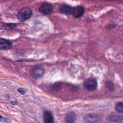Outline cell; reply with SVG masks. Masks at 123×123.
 Returning <instances> with one entry per match:
<instances>
[{
    "label": "cell",
    "instance_id": "obj_1",
    "mask_svg": "<svg viewBox=\"0 0 123 123\" xmlns=\"http://www.w3.org/2000/svg\"><path fill=\"white\" fill-rule=\"evenodd\" d=\"M45 73V69L43 65L37 64L33 66L30 70L31 75L34 78L37 79L43 76Z\"/></svg>",
    "mask_w": 123,
    "mask_h": 123
},
{
    "label": "cell",
    "instance_id": "obj_2",
    "mask_svg": "<svg viewBox=\"0 0 123 123\" xmlns=\"http://www.w3.org/2000/svg\"><path fill=\"white\" fill-rule=\"evenodd\" d=\"M32 15V10L28 7H24L18 12L17 14V18L20 21L24 22L29 19Z\"/></svg>",
    "mask_w": 123,
    "mask_h": 123
},
{
    "label": "cell",
    "instance_id": "obj_3",
    "mask_svg": "<svg viewBox=\"0 0 123 123\" xmlns=\"http://www.w3.org/2000/svg\"><path fill=\"white\" fill-rule=\"evenodd\" d=\"M97 82L93 78H88L85 80L83 83V86L85 89L89 91H93L97 87Z\"/></svg>",
    "mask_w": 123,
    "mask_h": 123
},
{
    "label": "cell",
    "instance_id": "obj_4",
    "mask_svg": "<svg viewBox=\"0 0 123 123\" xmlns=\"http://www.w3.org/2000/svg\"><path fill=\"white\" fill-rule=\"evenodd\" d=\"M39 12L44 15L50 14L53 11L52 5L48 2H43L38 8Z\"/></svg>",
    "mask_w": 123,
    "mask_h": 123
},
{
    "label": "cell",
    "instance_id": "obj_5",
    "mask_svg": "<svg viewBox=\"0 0 123 123\" xmlns=\"http://www.w3.org/2000/svg\"><path fill=\"white\" fill-rule=\"evenodd\" d=\"M74 10V7H72L66 4H62L59 8L60 12L63 14H73Z\"/></svg>",
    "mask_w": 123,
    "mask_h": 123
},
{
    "label": "cell",
    "instance_id": "obj_6",
    "mask_svg": "<svg viewBox=\"0 0 123 123\" xmlns=\"http://www.w3.org/2000/svg\"><path fill=\"white\" fill-rule=\"evenodd\" d=\"M12 47V42L9 40L1 38L0 39V49L1 50H7Z\"/></svg>",
    "mask_w": 123,
    "mask_h": 123
},
{
    "label": "cell",
    "instance_id": "obj_7",
    "mask_svg": "<svg viewBox=\"0 0 123 123\" xmlns=\"http://www.w3.org/2000/svg\"><path fill=\"white\" fill-rule=\"evenodd\" d=\"M84 12V9L82 6H77L74 7V10L72 15L75 18H79L83 14Z\"/></svg>",
    "mask_w": 123,
    "mask_h": 123
},
{
    "label": "cell",
    "instance_id": "obj_8",
    "mask_svg": "<svg viewBox=\"0 0 123 123\" xmlns=\"http://www.w3.org/2000/svg\"><path fill=\"white\" fill-rule=\"evenodd\" d=\"M43 120L46 123H52L54 119L52 114L49 111H45L43 114Z\"/></svg>",
    "mask_w": 123,
    "mask_h": 123
},
{
    "label": "cell",
    "instance_id": "obj_9",
    "mask_svg": "<svg viewBox=\"0 0 123 123\" xmlns=\"http://www.w3.org/2000/svg\"><path fill=\"white\" fill-rule=\"evenodd\" d=\"M76 120V115L73 112H69L65 117V121L66 123H73Z\"/></svg>",
    "mask_w": 123,
    "mask_h": 123
},
{
    "label": "cell",
    "instance_id": "obj_10",
    "mask_svg": "<svg viewBox=\"0 0 123 123\" xmlns=\"http://www.w3.org/2000/svg\"><path fill=\"white\" fill-rule=\"evenodd\" d=\"M98 120L97 115L94 114H89L86 115L84 117V121L86 122H95Z\"/></svg>",
    "mask_w": 123,
    "mask_h": 123
},
{
    "label": "cell",
    "instance_id": "obj_11",
    "mask_svg": "<svg viewBox=\"0 0 123 123\" xmlns=\"http://www.w3.org/2000/svg\"><path fill=\"white\" fill-rule=\"evenodd\" d=\"M120 119L121 117L119 115L113 113L110 115L107 118V120L109 122H119V120H120Z\"/></svg>",
    "mask_w": 123,
    "mask_h": 123
},
{
    "label": "cell",
    "instance_id": "obj_12",
    "mask_svg": "<svg viewBox=\"0 0 123 123\" xmlns=\"http://www.w3.org/2000/svg\"><path fill=\"white\" fill-rule=\"evenodd\" d=\"M115 110L119 113L123 112V101H120L116 103L115 106Z\"/></svg>",
    "mask_w": 123,
    "mask_h": 123
},
{
    "label": "cell",
    "instance_id": "obj_13",
    "mask_svg": "<svg viewBox=\"0 0 123 123\" xmlns=\"http://www.w3.org/2000/svg\"><path fill=\"white\" fill-rule=\"evenodd\" d=\"M105 86L107 89L109 91H112L114 89V86L113 83L111 81H107L105 83Z\"/></svg>",
    "mask_w": 123,
    "mask_h": 123
},
{
    "label": "cell",
    "instance_id": "obj_14",
    "mask_svg": "<svg viewBox=\"0 0 123 123\" xmlns=\"http://www.w3.org/2000/svg\"><path fill=\"white\" fill-rule=\"evenodd\" d=\"M116 26V25H114V24H110L107 26V28H108V29L110 30V29H111L114 27H115Z\"/></svg>",
    "mask_w": 123,
    "mask_h": 123
}]
</instances>
